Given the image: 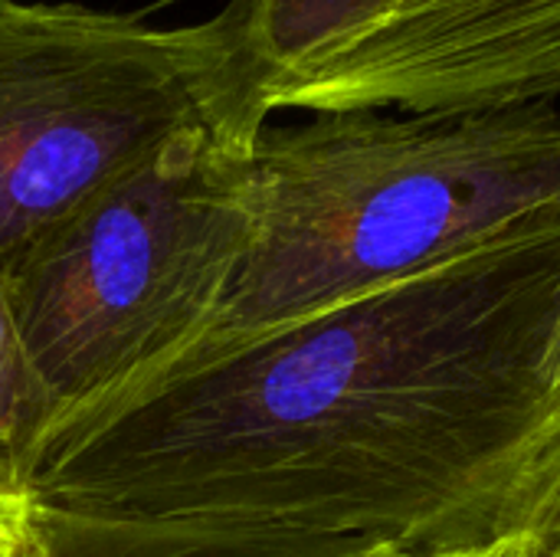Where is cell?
I'll return each instance as SVG.
<instances>
[{
  "instance_id": "obj_11",
  "label": "cell",
  "mask_w": 560,
  "mask_h": 557,
  "mask_svg": "<svg viewBox=\"0 0 560 557\" xmlns=\"http://www.w3.org/2000/svg\"><path fill=\"white\" fill-rule=\"evenodd\" d=\"M545 433L548 443L560 433V309L545 351Z\"/></svg>"
},
{
  "instance_id": "obj_12",
  "label": "cell",
  "mask_w": 560,
  "mask_h": 557,
  "mask_svg": "<svg viewBox=\"0 0 560 557\" xmlns=\"http://www.w3.org/2000/svg\"><path fill=\"white\" fill-rule=\"evenodd\" d=\"M374 557H518L515 535L505 532L492 542H479V545H459V548H440V552H377Z\"/></svg>"
},
{
  "instance_id": "obj_7",
  "label": "cell",
  "mask_w": 560,
  "mask_h": 557,
  "mask_svg": "<svg viewBox=\"0 0 560 557\" xmlns=\"http://www.w3.org/2000/svg\"><path fill=\"white\" fill-rule=\"evenodd\" d=\"M46 446L43 397L26 368L7 286L0 279V486L30 489Z\"/></svg>"
},
{
  "instance_id": "obj_8",
  "label": "cell",
  "mask_w": 560,
  "mask_h": 557,
  "mask_svg": "<svg viewBox=\"0 0 560 557\" xmlns=\"http://www.w3.org/2000/svg\"><path fill=\"white\" fill-rule=\"evenodd\" d=\"M509 532L518 557H560V433L538 456Z\"/></svg>"
},
{
  "instance_id": "obj_6",
  "label": "cell",
  "mask_w": 560,
  "mask_h": 557,
  "mask_svg": "<svg viewBox=\"0 0 560 557\" xmlns=\"http://www.w3.org/2000/svg\"><path fill=\"white\" fill-rule=\"evenodd\" d=\"M43 509V557H374L377 552H390L272 525L164 522L72 512L56 506Z\"/></svg>"
},
{
  "instance_id": "obj_3",
  "label": "cell",
  "mask_w": 560,
  "mask_h": 557,
  "mask_svg": "<svg viewBox=\"0 0 560 557\" xmlns=\"http://www.w3.org/2000/svg\"><path fill=\"white\" fill-rule=\"evenodd\" d=\"M249 151L207 128L187 131L7 272L46 446L144 391L200 341L246 243Z\"/></svg>"
},
{
  "instance_id": "obj_5",
  "label": "cell",
  "mask_w": 560,
  "mask_h": 557,
  "mask_svg": "<svg viewBox=\"0 0 560 557\" xmlns=\"http://www.w3.org/2000/svg\"><path fill=\"white\" fill-rule=\"evenodd\" d=\"M272 118L459 112L560 43V0H230Z\"/></svg>"
},
{
  "instance_id": "obj_2",
  "label": "cell",
  "mask_w": 560,
  "mask_h": 557,
  "mask_svg": "<svg viewBox=\"0 0 560 557\" xmlns=\"http://www.w3.org/2000/svg\"><path fill=\"white\" fill-rule=\"evenodd\" d=\"M243 190L246 243L230 289L161 378L560 227V112L535 102L266 125Z\"/></svg>"
},
{
  "instance_id": "obj_4",
  "label": "cell",
  "mask_w": 560,
  "mask_h": 557,
  "mask_svg": "<svg viewBox=\"0 0 560 557\" xmlns=\"http://www.w3.org/2000/svg\"><path fill=\"white\" fill-rule=\"evenodd\" d=\"M266 125L230 3L194 26H154L0 0V279L174 138L207 128L249 151Z\"/></svg>"
},
{
  "instance_id": "obj_9",
  "label": "cell",
  "mask_w": 560,
  "mask_h": 557,
  "mask_svg": "<svg viewBox=\"0 0 560 557\" xmlns=\"http://www.w3.org/2000/svg\"><path fill=\"white\" fill-rule=\"evenodd\" d=\"M46 555V509L33 489L0 486V557Z\"/></svg>"
},
{
  "instance_id": "obj_1",
  "label": "cell",
  "mask_w": 560,
  "mask_h": 557,
  "mask_svg": "<svg viewBox=\"0 0 560 557\" xmlns=\"http://www.w3.org/2000/svg\"><path fill=\"white\" fill-rule=\"evenodd\" d=\"M560 227L174 371L46 446L43 506L397 552L512 529L548 446Z\"/></svg>"
},
{
  "instance_id": "obj_10",
  "label": "cell",
  "mask_w": 560,
  "mask_h": 557,
  "mask_svg": "<svg viewBox=\"0 0 560 557\" xmlns=\"http://www.w3.org/2000/svg\"><path fill=\"white\" fill-rule=\"evenodd\" d=\"M560 92V43L532 56L522 69L512 72V79L502 85L499 108L505 105H535L548 102L551 95Z\"/></svg>"
}]
</instances>
